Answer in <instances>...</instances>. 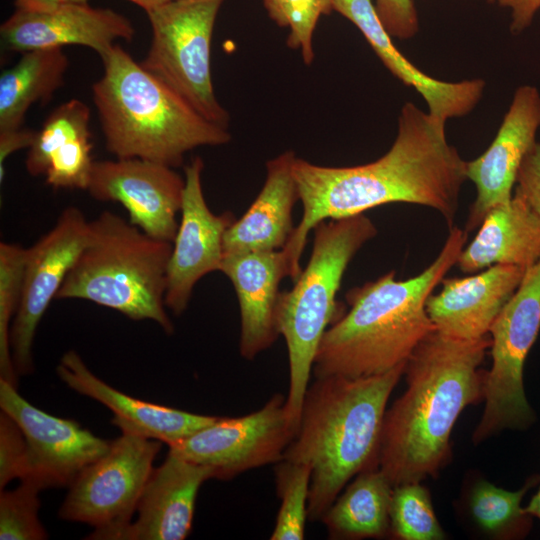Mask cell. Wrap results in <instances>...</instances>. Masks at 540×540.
Here are the masks:
<instances>
[{
  "mask_svg": "<svg viewBox=\"0 0 540 540\" xmlns=\"http://www.w3.org/2000/svg\"><path fill=\"white\" fill-rule=\"evenodd\" d=\"M446 123L412 102L398 117L396 138L377 160L357 166L329 167L295 158L293 175L303 215L283 248L293 282L302 269L308 234L320 222L362 214L389 203L426 206L454 226L466 165L450 145Z\"/></svg>",
  "mask_w": 540,
  "mask_h": 540,
  "instance_id": "6da1fadb",
  "label": "cell"
},
{
  "mask_svg": "<svg viewBox=\"0 0 540 540\" xmlns=\"http://www.w3.org/2000/svg\"><path fill=\"white\" fill-rule=\"evenodd\" d=\"M491 338L459 340L436 330L406 361L407 387L382 425L379 469L393 487L435 477L451 457L450 436L464 409L484 399L480 365Z\"/></svg>",
  "mask_w": 540,
  "mask_h": 540,
  "instance_id": "7a4b0ae2",
  "label": "cell"
},
{
  "mask_svg": "<svg viewBox=\"0 0 540 540\" xmlns=\"http://www.w3.org/2000/svg\"><path fill=\"white\" fill-rule=\"evenodd\" d=\"M454 225L432 263L418 275L397 280L394 270L346 293L349 310L325 331L316 352L315 377H369L405 363L435 327L426 311L467 241Z\"/></svg>",
  "mask_w": 540,
  "mask_h": 540,
  "instance_id": "3957f363",
  "label": "cell"
},
{
  "mask_svg": "<svg viewBox=\"0 0 540 540\" xmlns=\"http://www.w3.org/2000/svg\"><path fill=\"white\" fill-rule=\"evenodd\" d=\"M405 365L369 377H315L309 384L283 459L311 468L310 521H321L350 480L379 467L384 415Z\"/></svg>",
  "mask_w": 540,
  "mask_h": 540,
  "instance_id": "277c9868",
  "label": "cell"
},
{
  "mask_svg": "<svg viewBox=\"0 0 540 540\" xmlns=\"http://www.w3.org/2000/svg\"><path fill=\"white\" fill-rule=\"evenodd\" d=\"M104 71L92 85L107 151L172 168L187 152L231 140L228 128L197 112L170 87L115 44L101 56Z\"/></svg>",
  "mask_w": 540,
  "mask_h": 540,
  "instance_id": "5b68a950",
  "label": "cell"
},
{
  "mask_svg": "<svg viewBox=\"0 0 540 540\" xmlns=\"http://www.w3.org/2000/svg\"><path fill=\"white\" fill-rule=\"evenodd\" d=\"M172 243L155 239L121 216L103 211L55 299H83L129 319L151 320L167 334V270Z\"/></svg>",
  "mask_w": 540,
  "mask_h": 540,
  "instance_id": "8992f818",
  "label": "cell"
},
{
  "mask_svg": "<svg viewBox=\"0 0 540 540\" xmlns=\"http://www.w3.org/2000/svg\"><path fill=\"white\" fill-rule=\"evenodd\" d=\"M310 259L291 290L280 292L276 321L289 358L288 416L297 426L321 339L337 313L336 294L356 253L377 228L364 213L329 219L314 228Z\"/></svg>",
  "mask_w": 540,
  "mask_h": 540,
  "instance_id": "52a82bcc",
  "label": "cell"
},
{
  "mask_svg": "<svg viewBox=\"0 0 540 540\" xmlns=\"http://www.w3.org/2000/svg\"><path fill=\"white\" fill-rule=\"evenodd\" d=\"M225 0H172L146 12L152 39L141 66L207 120L229 128L211 75V41Z\"/></svg>",
  "mask_w": 540,
  "mask_h": 540,
  "instance_id": "ba28073f",
  "label": "cell"
},
{
  "mask_svg": "<svg viewBox=\"0 0 540 540\" xmlns=\"http://www.w3.org/2000/svg\"><path fill=\"white\" fill-rule=\"evenodd\" d=\"M540 331V260L528 267L489 334L492 365L485 371L484 410L475 445L506 429L525 430L536 420L524 390L523 368Z\"/></svg>",
  "mask_w": 540,
  "mask_h": 540,
  "instance_id": "9c48e42d",
  "label": "cell"
},
{
  "mask_svg": "<svg viewBox=\"0 0 540 540\" xmlns=\"http://www.w3.org/2000/svg\"><path fill=\"white\" fill-rule=\"evenodd\" d=\"M161 443L122 432L68 487L59 517L92 526L89 539L119 540L132 522Z\"/></svg>",
  "mask_w": 540,
  "mask_h": 540,
  "instance_id": "30bf717a",
  "label": "cell"
},
{
  "mask_svg": "<svg viewBox=\"0 0 540 540\" xmlns=\"http://www.w3.org/2000/svg\"><path fill=\"white\" fill-rule=\"evenodd\" d=\"M297 432L286 397L274 394L260 409L240 417H217L211 424L169 445L180 457L207 466L213 479L239 474L283 459Z\"/></svg>",
  "mask_w": 540,
  "mask_h": 540,
  "instance_id": "8fae6325",
  "label": "cell"
},
{
  "mask_svg": "<svg viewBox=\"0 0 540 540\" xmlns=\"http://www.w3.org/2000/svg\"><path fill=\"white\" fill-rule=\"evenodd\" d=\"M89 221L80 209L65 208L55 225L27 248L22 295L10 331V349L18 376L33 371L32 345L50 302L85 246Z\"/></svg>",
  "mask_w": 540,
  "mask_h": 540,
  "instance_id": "7c38bea8",
  "label": "cell"
},
{
  "mask_svg": "<svg viewBox=\"0 0 540 540\" xmlns=\"http://www.w3.org/2000/svg\"><path fill=\"white\" fill-rule=\"evenodd\" d=\"M0 407L18 423L26 439L27 468L21 480L32 481L41 490L69 487L110 447L111 440L94 435L74 420L39 409L3 379Z\"/></svg>",
  "mask_w": 540,
  "mask_h": 540,
  "instance_id": "4fadbf2b",
  "label": "cell"
},
{
  "mask_svg": "<svg viewBox=\"0 0 540 540\" xmlns=\"http://www.w3.org/2000/svg\"><path fill=\"white\" fill-rule=\"evenodd\" d=\"M185 178L172 167L141 158L94 161L87 191L98 201L120 203L129 222L147 235L173 242Z\"/></svg>",
  "mask_w": 540,
  "mask_h": 540,
  "instance_id": "5bb4252c",
  "label": "cell"
},
{
  "mask_svg": "<svg viewBox=\"0 0 540 540\" xmlns=\"http://www.w3.org/2000/svg\"><path fill=\"white\" fill-rule=\"evenodd\" d=\"M203 168L199 156L184 167L181 220L172 242L165 293L166 308L176 316L186 310L196 283L208 273L220 271L224 234L236 220L230 211L217 215L209 209L201 184Z\"/></svg>",
  "mask_w": 540,
  "mask_h": 540,
  "instance_id": "9a60e30c",
  "label": "cell"
},
{
  "mask_svg": "<svg viewBox=\"0 0 540 540\" xmlns=\"http://www.w3.org/2000/svg\"><path fill=\"white\" fill-rule=\"evenodd\" d=\"M540 128V92L529 84L519 86L490 146L467 162L466 176L476 188L465 230H475L494 207L513 196L523 159L537 142Z\"/></svg>",
  "mask_w": 540,
  "mask_h": 540,
  "instance_id": "2e32d148",
  "label": "cell"
},
{
  "mask_svg": "<svg viewBox=\"0 0 540 540\" xmlns=\"http://www.w3.org/2000/svg\"><path fill=\"white\" fill-rule=\"evenodd\" d=\"M135 29L124 15L68 2L47 10L17 9L0 27L2 46L11 52L80 45L101 57L117 40L131 41Z\"/></svg>",
  "mask_w": 540,
  "mask_h": 540,
  "instance_id": "e0dca14e",
  "label": "cell"
},
{
  "mask_svg": "<svg viewBox=\"0 0 540 540\" xmlns=\"http://www.w3.org/2000/svg\"><path fill=\"white\" fill-rule=\"evenodd\" d=\"M525 271L519 266L496 264L468 277L444 278L440 292L426 303L435 330L459 340L486 337Z\"/></svg>",
  "mask_w": 540,
  "mask_h": 540,
  "instance_id": "ac0fdd59",
  "label": "cell"
},
{
  "mask_svg": "<svg viewBox=\"0 0 540 540\" xmlns=\"http://www.w3.org/2000/svg\"><path fill=\"white\" fill-rule=\"evenodd\" d=\"M212 470L168 451L153 469L137 506V518L119 540H183L192 527L197 495Z\"/></svg>",
  "mask_w": 540,
  "mask_h": 540,
  "instance_id": "d6986e66",
  "label": "cell"
},
{
  "mask_svg": "<svg viewBox=\"0 0 540 540\" xmlns=\"http://www.w3.org/2000/svg\"><path fill=\"white\" fill-rule=\"evenodd\" d=\"M333 10L361 31L385 67L422 96L429 114L435 118L446 123L451 118L463 117L481 100L484 80L446 82L425 74L413 65L394 45L372 0H334Z\"/></svg>",
  "mask_w": 540,
  "mask_h": 540,
  "instance_id": "ffe728a7",
  "label": "cell"
},
{
  "mask_svg": "<svg viewBox=\"0 0 540 540\" xmlns=\"http://www.w3.org/2000/svg\"><path fill=\"white\" fill-rule=\"evenodd\" d=\"M56 372L69 388L110 409L113 413L112 424L122 432L155 439L168 446L190 436L217 418L126 395L93 374L74 350L63 354Z\"/></svg>",
  "mask_w": 540,
  "mask_h": 540,
  "instance_id": "44dd1931",
  "label": "cell"
},
{
  "mask_svg": "<svg viewBox=\"0 0 540 540\" xmlns=\"http://www.w3.org/2000/svg\"><path fill=\"white\" fill-rule=\"evenodd\" d=\"M220 271L232 282L240 308L239 351L253 360L278 338L279 284L290 276L283 249L224 256Z\"/></svg>",
  "mask_w": 540,
  "mask_h": 540,
  "instance_id": "7402d4cb",
  "label": "cell"
},
{
  "mask_svg": "<svg viewBox=\"0 0 540 540\" xmlns=\"http://www.w3.org/2000/svg\"><path fill=\"white\" fill-rule=\"evenodd\" d=\"M294 151L266 163L265 183L247 211L226 230L224 256L283 249L294 231L292 211L299 200L293 175Z\"/></svg>",
  "mask_w": 540,
  "mask_h": 540,
  "instance_id": "603a6c76",
  "label": "cell"
},
{
  "mask_svg": "<svg viewBox=\"0 0 540 540\" xmlns=\"http://www.w3.org/2000/svg\"><path fill=\"white\" fill-rule=\"evenodd\" d=\"M457 265L473 274L496 264L527 269L540 260V215L521 194L491 209Z\"/></svg>",
  "mask_w": 540,
  "mask_h": 540,
  "instance_id": "cb8c5ba5",
  "label": "cell"
},
{
  "mask_svg": "<svg viewBox=\"0 0 540 540\" xmlns=\"http://www.w3.org/2000/svg\"><path fill=\"white\" fill-rule=\"evenodd\" d=\"M392 492L393 486L379 467L358 474L321 519L330 538L358 540L389 535Z\"/></svg>",
  "mask_w": 540,
  "mask_h": 540,
  "instance_id": "d4e9b609",
  "label": "cell"
},
{
  "mask_svg": "<svg viewBox=\"0 0 540 540\" xmlns=\"http://www.w3.org/2000/svg\"><path fill=\"white\" fill-rule=\"evenodd\" d=\"M539 481L540 476L533 475L519 490L511 491L472 474L464 482L457 511L479 536L493 540L523 539L531 530L533 516L521 503Z\"/></svg>",
  "mask_w": 540,
  "mask_h": 540,
  "instance_id": "484cf974",
  "label": "cell"
},
{
  "mask_svg": "<svg viewBox=\"0 0 540 540\" xmlns=\"http://www.w3.org/2000/svg\"><path fill=\"white\" fill-rule=\"evenodd\" d=\"M69 60L62 48L21 53L19 61L0 75V131L23 127L30 106L46 103L64 84Z\"/></svg>",
  "mask_w": 540,
  "mask_h": 540,
  "instance_id": "4316f807",
  "label": "cell"
},
{
  "mask_svg": "<svg viewBox=\"0 0 540 540\" xmlns=\"http://www.w3.org/2000/svg\"><path fill=\"white\" fill-rule=\"evenodd\" d=\"M90 108L79 99H71L56 107L36 131L28 149L25 166L31 176L44 175L51 154L67 142L91 135Z\"/></svg>",
  "mask_w": 540,
  "mask_h": 540,
  "instance_id": "83f0119b",
  "label": "cell"
},
{
  "mask_svg": "<svg viewBox=\"0 0 540 540\" xmlns=\"http://www.w3.org/2000/svg\"><path fill=\"white\" fill-rule=\"evenodd\" d=\"M275 481L281 505L271 540H302L308 520L311 468L282 459L275 465Z\"/></svg>",
  "mask_w": 540,
  "mask_h": 540,
  "instance_id": "f1b7e54d",
  "label": "cell"
},
{
  "mask_svg": "<svg viewBox=\"0 0 540 540\" xmlns=\"http://www.w3.org/2000/svg\"><path fill=\"white\" fill-rule=\"evenodd\" d=\"M399 540H443L429 490L421 482L393 487L390 504V533Z\"/></svg>",
  "mask_w": 540,
  "mask_h": 540,
  "instance_id": "f546056e",
  "label": "cell"
},
{
  "mask_svg": "<svg viewBox=\"0 0 540 540\" xmlns=\"http://www.w3.org/2000/svg\"><path fill=\"white\" fill-rule=\"evenodd\" d=\"M27 248L15 243H0V379L17 387L10 331L17 313L23 285Z\"/></svg>",
  "mask_w": 540,
  "mask_h": 540,
  "instance_id": "4dcf8cb0",
  "label": "cell"
},
{
  "mask_svg": "<svg viewBox=\"0 0 540 540\" xmlns=\"http://www.w3.org/2000/svg\"><path fill=\"white\" fill-rule=\"evenodd\" d=\"M268 16L289 28L287 46L300 51L303 62L314 60L313 33L321 15L333 10L334 0H262Z\"/></svg>",
  "mask_w": 540,
  "mask_h": 540,
  "instance_id": "1f68e13d",
  "label": "cell"
},
{
  "mask_svg": "<svg viewBox=\"0 0 540 540\" xmlns=\"http://www.w3.org/2000/svg\"><path fill=\"white\" fill-rule=\"evenodd\" d=\"M41 489L32 481L21 480L13 490H1L0 539L43 540L48 538L38 511Z\"/></svg>",
  "mask_w": 540,
  "mask_h": 540,
  "instance_id": "d6a6232c",
  "label": "cell"
},
{
  "mask_svg": "<svg viewBox=\"0 0 540 540\" xmlns=\"http://www.w3.org/2000/svg\"><path fill=\"white\" fill-rule=\"evenodd\" d=\"M91 135L73 139L56 151L48 162L45 182L54 189L87 190L94 161Z\"/></svg>",
  "mask_w": 540,
  "mask_h": 540,
  "instance_id": "836d02e7",
  "label": "cell"
},
{
  "mask_svg": "<svg viewBox=\"0 0 540 540\" xmlns=\"http://www.w3.org/2000/svg\"><path fill=\"white\" fill-rule=\"evenodd\" d=\"M27 468V443L18 423L7 413L0 414V488L13 479H22Z\"/></svg>",
  "mask_w": 540,
  "mask_h": 540,
  "instance_id": "e575fe53",
  "label": "cell"
},
{
  "mask_svg": "<svg viewBox=\"0 0 540 540\" xmlns=\"http://www.w3.org/2000/svg\"><path fill=\"white\" fill-rule=\"evenodd\" d=\"M374 5L391 37L409 39L416 35L419 22L413 0H375Z\"/></svg>",
  "mask_w": 540,
  "mask_h": 540,
  "instance_id": "d590c367",
  "label": "cell"
},
{
  "mask_svg": "<svg viewBox=\"0 0 540 540\" xmlns=\"http://www.w3.org/2000/svg\"><path fill=\"white\" fill-rule=\"evenodd\" d=\"M515 191L540 215V142L529 150L519 168Z\"/></svg>",
  "mask_w": 540,
  "mask_h": 540,
  "instance_id": "8d00e7d4",
  "label": "cell"
},
{
  "mask_svg": "<svg viewBox=\"0 0 540 540\" xmlns=\"http://www.w3.org/2000/svg\"><path fill=\"white\" fill-rule=\"evenodd\" d=\"M36 131L29 128L0 131V182L5 178V162L14 152L29 149L33 143Z\"/></svg>",
  "mask_w": 540,
  "mask_h": 540,
  "instance_id": "74e56055",
  "label": "cell"
},
{
  "mask_svg": "<svg viewBox=\"0 0 540 540\" xmlns=\"http://www.w3.org/2000/svg\"><path fill=\"white\" fill-rule=\"evenodd\" d=\"M500 6L511 10L510 30L520 33L529 27L540 9V0H497Z\"/></svg>",
  "mask_w": 540,
  "mask_h": 540,
  "instance_id": "f35d334b",
  "label": "cell"
},
{
  "mask_svg": "<svg viewBox=\"0 0 540 540\" xmlns=\"http://www.w3.org/2000/svg\"><path fill=\"white\" fill-rule=\"evenodd\" d=\"M89 0H15L17 9L24 10H47L68 2H88Z\"/></svg>",
  "mask_w": 540,
  "mask_h": 540,
  "instance_id": "ab89813d",
  "label": "cell"
},
{
  "mask_svg": "<svg viewBox=\"0 0 540 540\" xmlns=\"http://www.w3.org/2000/svg\"><path fill=\"white\" fill-rule=\"evenodd\" d=\"M524 509L527 513L540 520V485L537 493L530 500L529 504L524 507Z\"/></svg>",
  "mask_w": 540,
  "mask_h": 540,
  "instance_id": "60d3db41",
  "label": "cell"
},
{
  "mask_svg": "<svg viewBox=\"0 0 540 540\" xmlns=\"http://www.w3.org/2000/svg\"><path fill=\"white\" fill-rule=\"evenodd\" d=\"M141 8L144 9V11H147L151 8L160 6L162 4H165L167 2H170L172 0H127Z\"/></svg>",
  "mask_w": 540,
  "mask_h": 540,
  "instance_id": "b9f144b4",
  "label": "cell"
},
{
  "mask_svg": "<svg viewBox=\"0 0 540 540\" xmlns=\"http://www.w3.org/2000/svg\"><path fill=\"white\" fill-rule=\"evenodd\" d=\"M487 1L492 3V2H494V1H496V0H487Z\"/></svg>",
  "mask_w": 540,
  "mask_h": 540,
  "instance_id": "7bdbcfd3",
  "label": "cell"
}]
</instances>
